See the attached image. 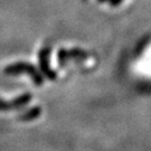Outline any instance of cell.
<instances>
[{
  "mask_svg": "<svg viewBox=\"0 0 151 151\" xmlns=\"http://www.w3.org/2000/svg\"><path fill=\"white\" fill-rule=\"evenodd\" d=\"M10 70H12L14 73H16V72H20V70H25L26 73H28L29 75L32 77V80L34 82L38 84V85H40L42 83H43V77L42 75L38 73L36 68L32 66V65H28V64H18V65H15V66H12L9 68Z\"/></svg>",
  "mask_w": 151,
  "mask_h": 151,
  "instance_id": "obj_3",
  "label": "cell"
},
{
  "mask_svg": "<svg viewBox=\"0 0 151 151\" xmlns=\"http://www.w3.org/2000/svg\"><path fill=\"white\" fill-rule=\"evenodd\" d=\"M109 1V4L110 5H112V6H119L123 0H108Z\"/></svg>",
  "mask_w": 151,
  "mask_h": 151,
  "instance_id": "obj_5",
  "label": "cell"
},
{
  "mask_svg": "<svg viewBox=\"0 0 151 151\" xmlns=\"http://www.w3.org/2000/svg\"><path fill=\"white\" fill-rule=\"evenodd\" d=\"M49 53H50V49L49 48H45L40 52V54H39L40 68H42L43 73L48 77L49 80H55L57 77V74L49 66Z\"/></svg>",
  "mask_w": 151,
  "mask_h": 151,
  "instance_id": "obj_2",
  "label": "cell"
},
{
  "mask_svg": "<svg viewBox=\"0 0 151 151\" xmlns=\"http://www.w3.org/2000/svg\"><path fill=\"white\" fill-rule=\"evenodd\" d=\"M40 113V109L39 108H35L32 109V111H29V112H27V113L25 114V115H22V120H30L32 119V118H36L38 114Z\"/></svg>",
  "mask_w": 151,
  "mask_h": 151,
  "instance_id": "obj_4",
  "label": "cell"
},
{
  "mask_svg": "<svg viewBox=\"0 0 151 151\" xmlns=\"http://www.w3.org/2000/svg\"><path fill=\"white\" fill-rule=\"evenodd\" d=\"M90 55L87 54L85 50L80 48L74 49H60L58 50V55H57V60H58V64L60 66H64L70 60H86L88 58Z\"/></svg>",
  "mask_w": 151,
  "mask_h": 151,
  "instance_id": "obj_1",
  "label": "cell"
}]
</instances>
